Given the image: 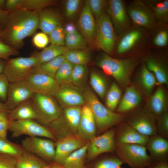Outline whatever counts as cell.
<instances>
[{
	"label": "cell",
	"mask_w": 168,
	"mask_h": 168,
	"mask_svg": "<svg viewBox=\"0 0 168 168\" xmlns=\"http://www.w3.org/2000/svg\"><path fill=\"white\" fill-rule=\"evenodd\" d=\"M38 12L19 9L10 12L0 40L18 50L24 40L33 34L38 28Z\"/></svg>",
	"instance_id": "obj_1"
},
{
	"label": "cell",
	"mask_w": 168,
	"mask_h": 168,
	"mask_svg": "<svg viewBox=\"0 0 168 168\" xmlns=\"http://www.w3.org/2000/svg\"><path fill=\"white\" fill-rule=\"evenodd\" d=\"M138 64L132 58L118 59L105 53L98 56L96 64L106 74L113 77L117 83L123 87L129 86L132 73Z\"/></svg>",
	"instance_id": "obj_2"
},
{
	"label": "cell",
	"mask_w": 168,
	"mask_h": 168,
	"mask_svg": "<svg viewBox=\"0 0 168 168\" xmlns=\"http://www.w3.org/2000/svg\"><path fill=\"white\" fill-rule=\"evenodd\" d=\"M82 92L86 103L94 116L96 131L99 132H105L126 119L127 116L124 114L111 111L103 105L89 87H85Z\"/></svg>",
	"instance_id": "obj_3"
},
{
	"label": "cell",
	"mask_w": 168,
	"mask_h": 168,
	"mask_svg": "<svg viewBox=\"0 0 168 168\" xmlns=\"http://www.w3.org/2000/svg\"><path fill=\"white\" fill-rule=\"evenodd\" d=\"M82 107L72 106L63 109L58 117L47 126L57 140L68 135H77Z\"/></svg>",
	"instance_id": "obj_4"
},
{
	"label": "cell",
	"mask_w": 168,
	"mask_h": 168,
	"mask_svg": "<svg viewBox=\"0 0 168 168\" xmlns=\"http://www.w3.org/2000/svg\"><path fill=\"white\" fill-rule=\"evenodd\" d=\"M41 124L48 126L61 114L62 109L53 96L34 93L30 99Z\"/></svg>",
	"instance_id": "obj_5"
},
{
	"label": "cell",
	"mask_w": 168,
	"mask_h": 168,
	"mask_svg": "<svg viewBox=\"0 0 168 168\" xmlns=\"http://www.w3.org/2000/svg\"><path fill=\"white\" fill-rule=\"evenodd\" d=\"M118 157L131 168H147L153 162L145 146L138 144L116 145Z\"/></svg>",
	"instance_id": "obj_6"
},
{
	"label": "cell",
	"mask_w": 168,
	"mask_h": 168,
	"mask_svg": "<svg viewBox=\"0 0 168 168\" xmlns=\"http://www.w3.org/2000/svg\"><path fill=\"white\" fill-rule=\"evenodd\" d=\"M37 64V59L33 55L9 58L5 61L3 73L10 83L23 81L31 73Z\"/></svg>",
	"instance_id": "obj_7"
},
{
	"label": "cell",
	"mask_w": 168,
	"mask_h": 168,
	"mask_svg": "<svg viewBox=\"0 0 168 168\" xmlns=\"http://www.w3.org/2000/svg\"><path fill=\"white\" fill-rule=\"evenodd\" d=\"M117 39L110 17L105 12L97 20L95 41L98 47L110 55L114 52Z\"/></svg>",
	"instance_id": "obj_8"
},
{
	"label": "cell",
	"mask_w": 168,
	"mask_h": 168,
	"mask_svg": "<svg viewBox=\"0 0 168 168\" xmlns=\"http://www.w3.org/2000/svg\"><path fill=\"white\" fill-rule=\"evenodd\" d=\"M8 130L13 138L23 135L29 137H42L56 142V138L49 128L35 121L34 120L12 121Z\"/></svg>",
	"instance_id": "obj_9"
},
{
	"label": "cell",
	"mask_w": 168,
	"mask_h": 168,
	"mask_svg": "<svg viewBox=\"0 0 168 168\" xmlns=\"http://www.w3.org/2000/svg\"><path fill=\"white\" fill-rule=\"evenodd\" d=\"M126 119L128 124L143 135L150 137L157 134L156 118L146 106L132 112Z\"/></svg>",
	"instance_id": "obj_10"
},
{
	"label": "cell",
	"mask_w": 168,
	"mask_h": 168,
	"mask_svg": "<svg viewBox=\"0 0 168 168\" xmlns=\"http://www.w3.org/2000/svg\"><path fill=\"white\" fill-rule=\"evenodd\" d=\"M127 11L130 20L137 26L150 29L157 26L158 22L152 12L143 1L133 2Z\"/></svg>",
	"instance_id": "obj_11"
},
{
	"label": "cell",
	"mask_w": 168,
	"mask_h": 168,
	"mask_svg": "<svg viewBox=\"0 0 168 168\" xmlns=\"http://www.w3.org/2000/svg\"><path fill=\"white\" fill-rule=\"evenodd\" d=\"M49 139L28 137L22 140L21 146L25 150L45 161L52 162L55 155V142Z\"/></svg>",
	"instance_id": "obj_12"
},
{
	"label": "cell",
	"mask_w": 168,
	"mask_h": 168,
	"mask_svg": "<svg viewBox=\"0 0 168 168\" xmlns=\"http://www.w3.org/2000/svg\"><path fill=\"white\" fill-rule=\"evenodd\" d=\"M115 135V129L110 128L91 140L87 149V160H92L103 153L115 150L116 147Z\"/></svg>",
	"instance_id": "obj_13"
},
{
	"label": "cell",
	"mask_w": 168,
	"mask_h": 168,
	"mask_svg": "<svg viewBox=\"0 0 168 168\" xmlns=\"http://www.w3.org/2000/svg\"><path fill=\"white\" fill-rule=\"evenodd\" d=\"M106 11L110 18L115 32L120 34L130 27L131 20L123 1H108Z\"/></svg>",
	"instance_id": "obj_14"
},
{
	"label": "cell",
	"mask_w": 168,
	"mask_h": 168,
	"mask_svg": "<svg viewBox=\"0 0 168 168\" xmlns=\"http://www.w3.org/2000/svg\"><path fill=\"white\" fill-rule=\"evenodd\" d=\"M54 97L62 109L86 104L82 90L71 83L60 85Z\"/></svg>",
	"instance_id": "obj_15"
},
{
	"label": "cell",
	"mask_w": 168,
	"mask_h": 168,
	"mask_svg": "<svg viewBox=\"0 0 168 168\" xmlns=\"http://www.w3.org/2000/svg\"><path fill=\"white\" fill-rule=\"evenodd\" d=\"M88 142L76 134L68 135L57 140L55 142V155L53 161L62 165L71 154L84 146Z\"/></svg>",
	"instance_id": "obj_16"
},
{
	"label": "cell",
	"mask_w": 168,
	"mask_h": 168,
	"mask_svg": "<svg viewBox=\"0 0 168 168\" xmlns=\"http://www.w3.org/2000/svg\"><path fill=\"white\" fill-rule=\"evenodd\" d=\"M24 80L34 93L54 97L60 86L54 78L42 73H31Z\"/></svg>",
	"instance_id": "obj_17"
},
{
	"label": "cell",
	"mask_w": 168,
	"mask_h": 168,
	"mask_svg": "<svg viewBox=\"0 0 168 168\" xmlns=\"http://www.w3.org/2000/svg\"><path fill=\"white\" fill-rule=\"evenodd\" d=\"M34 93L25 80L10 83L4 104L7 109L11 110L20 104L30 100Z\"/></svg>",
	"instance_id": "obj_18"
},
{
	"label": "cell",
	"mask_w": 168,
	"mask_h": 168,
	"mask_svg": "<svg viewBox=\"0 0 168 168\" xmlns=\"http://www.w3.org/2000/svg\"><path fill=\"white\" fill-rule=\"evenodd\" d=\"M115 130L116 145L138 144L146 146L149 138L140 133L126 122L119 124Z\"/></svg>",
	"instance_id": "obj_19"
},
{
	"label": "cell",
	"mask_w": 168,
	"mask_h": 168,
	"mask_svg": "<svg viewBox=\"0 0 168 168\" xmlns=\"http://www.w3.org/2000/svg\"><path fill=\"white\" fill-rule=\"evenodd\" d=\"M143 28L136 26L129 28L119 34L115 44L117 53L124 54L134 49L142 40L144 36Z\"/></svg>",
	"instance_id": "obj_20"
},
{
	"label": "cell",
	"mask_w": 168,
	"mask_h": 168,
	"mask_svg": "<svg viewBox=\"0 0 168 168\" xmlns=\"http://www.w3.org/2000/svg\"><path fill=\"white\" fill-rule=\"evenodd\" d=\"M96 128L95 119L89 106L86 104L82 107L77 135L90 141L96 136Z\"/></svg>",
	"instance_id": "obj_21"
},
{
	"label": "cell",
	"mask_w": 168,
	"mask_h": 168,
	"mask_svg": "<svg viewBox=\"0 0 168 168\" xmlns=\"http://www.w3.org/2000/svg\"><path fill=\"white\" fill-rule=\"evenodd\" d=\"M77 26L82 35L87 42L95 40L96 24L88 4H86L80 15Z\"/></svg>",
	"instance_id": "obj_22"
},
{
	"label": "cell",
	"mask_w": 168,
	"mask_h": 168,
	"mask_svg": "<svg viewBox=\"0 0 168 168\" xmlns=\"http://www.w3.org/2000/svg\"><path fill=\"white\" fill-rule=\"evenodd\" d=\"M153 114L156 119L167 111V93L162 86L158 87L148 99L146 106Z\"/></svg>",
	"instance_id": "obj_23"
},
{
	"label": "cell",
	"mask_w": 168,
	"mask_h": 168,
	"mask_svg": "<svg viewBox=\"0 0 168 168\" xmlns=\"http://www.w3.org/2000/svg\"><path fill=\"white\" fill-rule=\"evenodd\" d=\"M145 146L150 152L152 159L156 161H166L168 152V141L166 138L157 134L150 137Z\"/></svg>",
	"instance_id": "obj_24"
},
{
	"label": "cell",
	"mask_w": 168,
	"mask_h": 168,
	"mask_svg": "<svg viewBox=\"0 0 168 168\" xmlns=\"http://www.w3.org/2000/svg\"><path fill=\"white\" fill-rule=\"evenodd\" d=\"M142 98L139 91L133 86L126 87L125 93L117 108L118 113L122 114L131 110L142 102Z\"/></svg>",
	"instance_id": "obj_25"
},
{
	"label": "cell",
	"mask_w": 168,
	"mask_h": 168,
	"mask_svg": "<svg viewBox=\"0 0 168 168\" xmlns=\"http://www.w3.org/2000/svg\"><path fill=\"white\" fill-rule=\"evenodd\" d=\"M145 64L147 69L155 76L157 84L168 86L167 67L162 60L154 56H149L146 58Z\"/></svg>",
	"instance_id": "obj_26"
},
{
	"label": "cell",
	"mask_w": 168,
	"mask_h": 168,
	"mask_svg": "<svg viewBox=\"0 0 168 168\" xmlns=\"http://www.w3.org/2000/svg\"><path fill=\"white\" fill-rule=\"evenodd\" d=\"M38 28L47 35L61 25L58 15L50 9L44 8L38 12Z\"/></svg>",
	"instance_id": "obj_27"
},
{
	"label": "cell",
	"mask_w": 168,
	"mask_h": 168,
	"mask_svg": "<svg viewBox=\"0 0 168 168\" xmlns=\"http://www.w3.org/2000/svg\"><path fill=\"white\" fill-rule=\"evenodd\" d=\"M137 85L148 99L152 94L157 83L153 74L146 67L145 64L140 68L136 79Z\"/></svg>",
	"instance_id": "obj_28"
},
{
	"label": "cell",
	"mask_w": 168,
	"mask_h": 168,
	"mask_svg": "<svg viewBox=\"0 0 168 168\" xmlns=\"http://www.w3.org/2000/svg\"><path fill=\"white\" fill-rule=\"evenodd\" d=\"M12 121L38 119V116L31 103L30 99L20 104L9 111Z\"/></svg>",
	"instance_id": "obj_29"
},
{
	"label": "cell",
	"mask_w": 168,
	"mask_h": 168,
	"mask_svg": "<svg viewBox=\"0 0 168 168\" xmlns=\"http://www.w3.org/2000/svg\"><path fill=\"white\" fill-rule=\"evenodd\" d=\"M68 49L65 46L51 44L41 51L36 52L32 55L37 59V66L63 54Z\"/></svg>",
	"instance_id": "obj_30"
},
{
	"label": "cell",
	"mask_w": 168,
	"mask_h": 168,
	"mask_svg": "<svg viewBox=\"0 0 168 168\" xmlns=\"http://www.w3.org/2000/svg\"><path fill=\"white\" fill-rule=\"evenodd\" d=\"M143 1L150 8L158 23H165L168 21V0H145Z\"/></svg>",
	"instance_id": "obj_31"
},
{
	"label": "cell",
	"mask_w": 168,
	"mask_h": 168,
	"mask_svg": "<svg viewBox=\"0 0 168 168\" xmlns=\"http://www.w3.org/2000/svg\"><path fill=\"white\" fill-rule=\"evenodd\" d=\"M89 141L82 147L71 154L62 166L64 168H86L85 165Z\"/></svg>",
	"instance_id": "obj_32"
},
{
	"label": "cell",
	"mask_w": 168,
	"mask_h": 168,
	"mask_svg": "<svg viewBox=\"0 0 168 168\" xmlns=\"http://www.w3.org/2000/svg\"><path fill=\"white\" fill-rule=\"evenodd\" d=\"M65 60L63 54L60 55L35 67L33 69L31 73H42L54 78L58 70Z\"/></svg>",
	"instance_id": "obj_33"
},
{
	"label": "cell",
	"mask_w": 168,
	"mask_h": 168,
	"mask_svg": "<svg viewBox=\"0 0 168 168\" xmlns=\"http://www.w3.org/2000/svg\"><path fill=\"white\" fill-rule=\"evenodd\" d=\"M47 165L44 160L25 150L17 158L16 168H43Z\"/></svg>",
	"instance_id": "obj_34"
},
{
	"label": "cell",
	"mask_w": 168,
	"mask_h": 168,
	"mask_svg": "<svg viewBox=\"0 0 168 168\" xmlns=\"http://www.w3.org/2000/svg\"><path fill=\"white\" fill-rule=\"evenodd\" d=\"M90 83L93 90L100 98L105 97L108 90L107 82L101 74L96 71L91 72Z\"/></svg>",
	"instance_id": "obj_35"
},
{
	"label": "cell",
	"mask_w": 168,
	"mask_h": 168,
	"mask_svg": "<svg viewBox=\"0 0 168 168\" xmlns=\"http://www.w3.org/2000/svg\"><path fill=\"white\" fill-rule=\"evenodd\" d=\"M63 55L65 60L73 65H86L91 59L90 53L84 49H68Z\"/></svg>",
	"instance_id": "obj_36"
},
{
	"label": "cell",
	"mask_w": 168,
	"mask_h": 168,
	"mask_svg": "<svg viewBox=\"0 0 168 168\" xmlns=\"http://www.w3.org/2000/svg\"><path fill=\"white\" fill-rule=\"evenodd\" d=\"M122 92L118 84L114 82L108 89L105 96V106L111 111L117 108L121 98Z\"/></svg>",
	"instance_id": "obj_37"
},
{
	"label": "cell",
	"mask_w": 168,
	"mask_h": 168,
	"mask_svg": "<svg viewBox=\"0 0 168 168\" xmlns=\"http://www.w3.org/2000/svg\"><path fill=\"white\" fill-rule=\"evenodd\" d=\"M87 72L86 65H74L70 83L82 90L85 87Z\"/></svg>",
	"instance_id": "obj_38"
},
{
	"label": "cell",
	"mask_w": 168,
	"mask_h": 168,
	"mask_svg": "<svg viewBox=\"0 0 168 168\" xmlns=\"http://www.w3.org/2000/svg\"><path fill=\"white\" fill-rule=\"evenodd\" d=\"M25 151L21 145L12 142L7 138L0 137V154L8 155L17 158Z\"/></svg>",
	"instance_id": "obj_39"
},
{
	"label": "cell",
	"mask_w": 168,
	"mask_h": 168,
	"mask_svg": "<svg viewBox=\"0 0 168 168\" xmlns=\"http://www.w3.org/2000/svg\"><path fill=\"white\" fill-rule=\"evenodd\" d=\"M65 46L69 49H83L87 47V41L78 31L66 34Z\"/></svg>",
	"instance_id": "obj_40"
},
{
	"label": "cell",
	"mask_w": 168,
	"mask_h": 168,
	"mask_svg": "<svg viewBox=\"0 0 168 168\" xmlns=\"http://www.w3.org/2000/svg\"><path fill=\"white\" fill-rule=\"evenodd\" d=\"M74 65L65 60L57 71L54 78L59 85L70 83Z\"/></svg>",
	"instance_id": "obj_41"
},
{
	"label": "cell",
	"mask_w": 168,
	"mask_h": 168,
	"mask_svg": "<svg viewBox=\"0 0 168 168\" xmlns=\"http://www.w3.org/2000/svg\"><path fill=\"white\" fill-rule=\"evenodd\" d=\"M55 2L52 0H22L20 9L39 12Z\"/></svg>",
	"instance_id": "obj_42"
},
{
	"label": "cell",
	"mask_w": 168,
	"mask_h": 168,
	"mask_svg": "<svg viewBox=\"0 0 168 168\" xmlns=\"http://www.w3.org/2000/svg\"><path fill=\"white\" fill-rule=\"evenodd\" d=\"M108 2L104 0H88L85 1L96 21L105 12Z\"/></svg>",
	"instance_id": "obj_43"
},
{
	"label": "cell",
	"mask_w": 168,
	"mask_h": 168,
	"mask_svg": "<svg viewBox=\"0 0 168 168\" xmlns=\"http://www.w3.org/2000/svg\"><path fill=\"white\" fill-rule=\"evenodd\" d=\"M65 35L64 28L60 25L49 34V41L52 44L65 46Z\"/></svg>",
	"instance_id": "obj_44"
},
{
	"label": "cell",
	"mask_w": 168,
	"mask_h": 168,
	"mask_svg": "<svg viewBox=\"0 0 168 168\" xmlns=\"http://www.w3.org/2000/svg\"><path fill=\"white\" fill-rule=\"evenodd\" d=\"M123 164L118 157H108L98 161L94 168H122Z\"/></svg>",
	"instance_id": "obj_45"
},
{
	"label": "cell",
	"mask_w": 168,
	"mask_h": 168,
	"mask_svg": "<svg viewBox=\"0 0 168 168\" xmlns=\"http://www.w3.org/2000/svg\"><path fill=\"white\" fill-rule=\"evenodd\" d=\"M8 110L0 111V137L7 138V131L12 121Z\"/></svg>",
	"instance_id": "obj_46"
},
{
	"label": "cell",
	"mask_w": 168,
	"mask_h": 168,
	"mask_svg": "<svg viewBox=\"0 0 168 168\" xmlns=\"http://www.w3.org/2000/svg\"><path fill=\"white\" fill-rule=\"evenodd\" d=\"M156 128L159 135L167 138L168 137V113L166 112L157 119Z\"/></svg>",
	"instance_id": "obj_47"
},
{
	"label": "cell",
	"mask_w": 168,
	"mask_h": 168,
	"mask_svg": "<svg viewBox=\"0 0 168 168\" xmlns=\"http://www.w3.org/2000/svg\"><path fill=\"white\" fill-rule=\"evenodd\" d=\"M154 44L158 47H163L168 43V31L166 29H161L158 31L153 40Z\"/></svg>",
	"instance_id": "obj_48"
},
{
	"label": "cell",
	"mask_w": 168,
	"mask_h": 168,
	"mask_svg": "<svg viewBox=\"0 0 168 168\" xmlns=\"http://www.w3.org/2000/svg\"><path fill=\"white\" fill-rule=\"evenodd\" d=\"M18 50L0 40V59L6 61L11 56L19 54Z\"/></svg>",
	"instance_id": "obj_49"
},
{
	"label": "cell",
	"mask_w": 168,
	"mask_h": 168,
	"mask_svg": "<svg viewBox=\"0 0 168 168\" xmlns=\"http://www.w3.org/2000/svg\"><path fill=\"white\" fill-rule=\"evenodd\" d=\"M80 0H68L65 3V13L66 17L70 19L75 15L80 5Z\"/></svg>",
	"instance_id": "obj_50"
},
{
	"label": "cell",
	"mask_w": 168,
	"mask_h": 168,
	"mask_svg": "<svg viewBox=\"0 0 168 168\" xmlns=\"http://www.w3.org/2000/svg\"><path fill=\"white\" fill-rule=\"evenodd\" d=\"M32 42L36 47L43 49L46 48L49 41L47 35L42 32L37 33L34 35Z\"/></svg>",
	"instance_id": "obj_51"
},
{
	"label": "cell",
	"mask_w": 168,
	"mask_h": 168,
	"mask_svg": "<svg viewBox=\"0 0 168 168\" xmlns=\"http://www.w3.org/2000/svg\"><path fill=\"white\" fill-rule=\"evenodd\" d=\"M16 160L12 156L0 154V168H16Z\"/></svg>",
	"instance_id": "obj_52"
},
{
	"label": "cell",
	"mask_w": 168,
	"mask_h": 168,
	"mask_svg": "<svg viewBox=\"0 0 168 168\" xmlns=\"http://www.w3.org/2000/svg\"><path fill=\"white\" fill-rule=\"evenodd\" d=\"M9 83L5 75L3 73L0 74V99L4 103L6 100Z\"/></svg>",
	"instance_id": "obj_53"
},
{
	"label": "cell",
	"mask_w": 168,
	"mask_h": 168,
	"mask_svg": "<svg viewBox=\"0 0 168 168\" xmlns=\"http://www.w3.org/2000/svg\"><path fill=\"white\" fill-rule=\"evenodd\" d=\"M22 0H7L4 10L10 12L20 9Z\"/></svg>",
	"instance_id": "obj_54"
},
{
	"label": "cell",
	"mask_w": 168,
	"mask_h": 168,
	"mask_svg": "<svg viewBox=\"0 0 168 168\" xmlns=\"http://www.w3.org/2000/svg\"><path fill=\"white\" fill-rule=\"evenodd\" d=\"M10 12L0 9V28L2 30Z\"/></svg>",
	"instance_id": "obj_55"
},
{
	"label": "cell",
	"mask_w": 168,
	"mask_h": 168,
	"mask_svg": "<svg viewBox=\"0 0 168 168\" xmlns=\"http://www.w3.org/2000/svg\"><path fill=\"white\" fill-rule=\"evenodd\" d=\"M147 168H168V164L166 161H156L152 162Z\"/></svg>",
	"instance_id": "obj_56"
},
{
	"label": "cell",
	"mask_w": 168,
	"mask_h": 168,
	"mask_svg": "<svg viewBox=\"0 0 168 168\" xmlns=\"http://www.w3.org/2000/svg\"><path fill=\"white\" fill-rule=\"evenodd\" d=\"M64 29L66 34L72 33L78 31L74 24L72 23L67 24Z\"/></svg>",
	"instance_id": "obj_57"
},
{
	"label": "cell",
	"mask_w": 168,
	"mask_h": 168,
	"mask_svg": "<svg viewBox=\"0 0 168 168\" xmlns=\"http://www.w3.org/2000/svg\"><path fill=\"white\" fill-rule=\"evenodd\" d=\"M51 168H64L62 165L57 164L54 161L50 162Z\"/></svg>",
	"instance_id": "obj_58"
},
{
	"label": "cell",
	"mask_w": 168,
	"mask_h": 168,
	"mask_svg": "<svg viewBox=\"0 0 168 168\" xmlns=\"http://www.w3.org/2000/svg\"><path fill=\"white\" fill-rule=\"evenodd\" d=\"M5 63V60L0 59V74L2 73L3 72Z\"/></svg>",
	"instance_id": "obj_59"
},
{
	"label": "cell",
	"mask_w": 168,
	"mask_h": 168,
	"mask_svg": "<svg viewBox=\"0 0 168 168\" xmlns=\"http://www.w3.org/2000/svg\"><path fill=\"white\" fill-rule=\"evenodd\" d=\"M6 1V0H0V9L4 10Z\"/></svg>",
	"instance_id": "obj_60"
},
{
	"label": "cell",
	"mask_w": 168,
	"mask_h": 168,
	"mask_svg": "<svg viewBox=\"0 0 168 168\" xmlns=\"http://www.w3.org/2000/svg\"><path fill=\"white\" fill-rule=\"evenodd\" d=\"M6 110H8L5 104L0 101V111Z\"/></svg>",
	"instance_id": "obj_61"
},
{
	"label": "cell",
	"mask_w": 168,
	"mask_h": 168,
	"mask_svg": "<svg viewBox=\"0 0 168 168\" xmlns=\"http://www.w3.org/2000/svg\"><path fill=\"white\" fill-rule=\"evenodd\" d=\"M2 30H3L2 28H0V40H1V37H2Z\"/></svg>",
	"instance_id": "obj_62"
},
{
	"label": "cell",
	"mask_w": 168,
	"mask_h": 168,
	"mask_svg": "<svg viewBox=\"0 0 168 168\" xmlns=\"http://www.w3.org/2000/svg\"><path fill=\"white\" fill-rule=\"evenodd\" d=\"M43 168H51L50 165V164H48L44 167Z\"/></svg>",
	"instance_id": "obj_63"
},
{
	"label": "cell",
	"mask_w": 168,
	"mask_h": 168,
	"mask_svg": "<svg viewBox=\"0 0 168 168\" xmlns=\"http://www.w3.org/2000/svg\"></svg>",
	"instance_id": "obj_64"
}]
</instances>
